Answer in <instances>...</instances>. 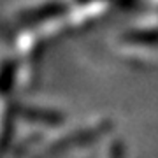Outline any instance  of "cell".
<instances>
[{
    "label": "cell",
    "mask_w": 158,
    "mask_h": 158,
    "mask_svg": "<svg viewBox=\"0 0 158 158\" xmlns=\"http://www.w3.org/2000/svg\"><path fill=\"white\" fill-rule=\"evenodd\" d=\"M107 158H123V146H121V142H114L111 146Z\"/></svg>",
    "instance_id": "5"
},
{
    "label": "cell",
    "mask_w": 158,
    "mask_h": 158,
    "mask_svg": "<svg viewBox=\"0 0 158 158\" xmlns=\"http://www.w3.org/2000/svg\"><path fill=\"white\" fill-rule=\"evenodd\" d=\"M127 39L134 40L135 44H156L158 32H134L127 35Z\"/></svg>",
    "instance_id": "4"
},
{
    "label": "cell",
    "mask_w": 158,
    "mask_h": 158,
    "mask_svg": "<svg viewBox=\"0 0 158 158\" xmlns=\"http://www.w3.org/2000/svg\"><path fill=\"white\" fill-rule=\"evenodd\" d=\"M23 118L37 123H46V125H58L63 121V116L58 111H46V109H37V107H28L23 111Z\"/></svg>",
    "instance_id": "3"
},
{
    "label": "cell",
    "mask_w": 158,
    "mask_h": 158,
    "mask_svg": "<svg viewBox=\"0 0 158 158\" xmlns=\"http://www.w3.org/2000/svg\"><path fill=\"white\" fill-rule=\"evenodd\" d=\"M98 134H100V130H83V132H76V134H72V135L63 137L60 142H55L53 146H49L44 151V155L46 156H55V155H58V153L69 149V148L83 146V144H86V142L93 141Z\"/></svg>",
    "instance_id": "1"
},
{
    "label": "cell",
    "mask_w": 158,
    "mask_h": 158,
    "mask_svg": "<svg viewBox=\"0 0 158 158\" xmlns=\"http://www.w3.org/2000/svg\"><path fill=\"white\" fill-rule=\"evenodd\" d=\"M65 7L62 6V4H46V6H40L37 7V9H34V11H28L25 12L21 16V21L23 23H39L42 21V19H48V18H53L56 16L58 12H62Z\"/></svg>",
    "instance_id": "2"
}]
</instances>
